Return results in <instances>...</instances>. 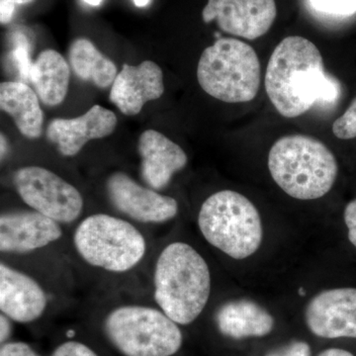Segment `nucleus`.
I'll return each mask as SVG.
<instances>
[{
	"label": "nucleus",
	"mask_w": 356,
	"mask_h": 356,
	"mask_svg": "<svg viewBox=\"0 0 356 356\" xmlns=\"http://www.w3.org/2000/svg\"><path fill=\"white\" fill-rule=\"evenodd\" d=\"M7 152V142L3 135H1V158H3L4 154Z\"/></svg>",
	"instance_id": "30"
},
{
	"label": "nucleus",
	"mask_w": 356,
	"mask_h": 356,
	"mask_svg": "<svg viewBox=\"0 0 356 356\" xmlns=\"http://www.w3.org/2000/svg\"><path fill=\"white\" fill-rule=\"evenodd\" d=\"M343 217L348 229V240L356 248V199L346 205Z\"/></svg>",
	"instance_id": "27"
},
{
	"label": "nucleus",
	"mask_w": 356,
	"mask_h": 356,
	"mask_svg": "<svg viewBox=\"0 0 356 356\" xmlns=\"http://www.w3.org/2000/svg\"><path fill=\"white\" fill-rule=\"evenodd\" d=\"M77 254L89 266L123 273L138 266L147 252L144 235L132 222L95 214L79 222L74 233Z\"/></svg>",
	"instance_id": "7"
},
{
	"label": "nucleus",
	"mask_w": 356,
	"mask_h": 356,
	"mask_svg": "<svg viewBox=\"0 0 356 356\" xmlns=\"http://www.w3.org/2000/svg\"><path fill=\"white\" fill-rule=\"evenodd\" d=\"M103 331L124 356H173L184 343L179 325L149 306L114 308L103 321Z\"/></svg>",
	"instance_id": "6"
},
{
	"label": "nucleus",
	"mask_w": 356,
	"mask_h": 356,
	"mask_svg": "<svg viewBox=\"0 0 356 356\" xmlns=\"http://www.w3.org/2000/svg\"><path fill=\"white\" fill-rule=\"evenodd\" d=\"M318 356H355L350 351L341 348H329L321 353Z\"/></svg>",
	"instance_id": "29"
},
{
	"label": "nucleus",
	"mask_w": 356,
	"mask_h": 356,
	"mask_svg": "<svg viewBox=\"0 0 356 356\" xmlns=\"http://www.w3.org/2000/svg\"><path fill=\"white\" fill-rule=\"evenodd\" d=\"M62 236L60 222L35 210L11 211L0 217V250L6 254H29Z\"/></svg>",
	"instance_id": "12"
},
{
	"label": "nucleus",
	"mask_w": 356,
	"mask_h": 356,
	"mask_svg": "<svg viewBox=\"0 0 356 356\" xmlns=\"http://www.w3.org/2000/svg\"><path fill=\"white\" fill-rule=\"evenodd\" d=\"M215 321L222 336L234 339L266 337L274 327L273 316L250 300L225 303L217 311Z\"/></svg>",
	"instance_id": "17"
},
{
	"label": "nucleus",
	"mask_w": 356,
	"mask_h": 356,
	"mask_svg": "<svg viewBox=\"0 0 356 356\" xmlns=\"http://www.w3.org/2000/svg\"><path fill=\"white\" fill-rule=\"evenodd\" d=\"M13 322L11 318L1 313L0 315V341H1V344L8 343L11 334H13Z\"/></svg>",
	"instance_id": "28"
},
{
	"label": "nucleus",
	"mask_w": 356,
	"mask_h": 356,
	"mask_svg": "<svg viewBox=\"0 0 356 356\" xmlns=\"http://www.w3.org/2000/svg\"><path fill=\"white\" fill-rule=\"evenodd\" d=\"M318 13L327 15L348 17L356 13V0H309Z\"/></svg>",
	"instance_id": "22"
},
{
	"label": "nucleus",
	"mask_w": 356,
	"mask_h": 356,
	"mask_svg": "<svg viewBox=\"0 0 356 356\" xmlns=\"http://www.w3.org/2000/svg\"><path fill=\"white\" fill-rule=\"evenodd\" d=\"M140 156V175L154 191H161L170 184L173 175L187 165L186 154L163 134L145 131L138 142Z\"/></svg>",
	"instance_id": "16"
},
{
	"label": "nucleus",
	"mask_w": 356,
	"mask_h": 356,
	"mask_svg": "<svg viewBox=\"0 0 356 356\" xmlns=\"http://www.w3.org/2000/svg\"><path fill=\"white\" fill-rule=\"evenodd\" d=\"M70 67L81 81H90L99 88H109L117 76L114 63L86 38L74 40L69 50Z\"/></svg>",
	"instance_id": "20"
},
{
	"label": "nucleus",
	"mask_w": 356,
	"mask_h": 356,
	"mask_svg": "<svg viewBox=\"0 0 356 356\" xmlns=\"http://www.w3.org/2000/svg\"><path fill=\"white\" fill-rule=\"evenodd\" d=\"M0 108L13 119L26 138L37 139L42 135L44 115L39 97L27 84L21 81L0 84Z\"/></svg>",
	"instance_id": "18"
},
{
	"label": "nucleus",
	"mask_w": 356,
	"mask_h": 356,
	"mask_svg": "<svg viewBox=\"0 0 356 356\" xmlns=\"http://www.w3.org/2000/svg\"><path fill=\"white\" fill-rule=\"evenodd\" d=\"M48 297L31 276L1 262L0 264V311L13 322L29 324L41 318Z\"/></svg>",
	"instance_id": "15"
},
{
	"label": "nucleus",
	"mask_w": 356,
	"mask_h": 356,
	"mask_svg": "<svg viewBox=\"0 0 356 356\" xmlns=\"http://www.w3.org/2000/svg\"><path fill=\"white\" fill-rule=\"evenodd\" d=\"M133 2L137 7H146L149 3V0H133Z\"/></svg>",
	"instance_id": "32"
},
{
	"label": "nucleus",
	"mask_w": 356,
	"mask_h": 356,
	"mask_svg": "<svg viewBox=\"0 0 356 356\" xmlns=\"http://www.w3.org/2000/svg\"><path fill=\"white\" fill-rule=\"evenodd\" d=\"M70 70L65 58L55 50L41 51L34 63L31 83L39 99L47 106L64 102L69 90Z\"/></svg>",
	"instance_id": "19"
},
{
	"label": "nucleus",
	"mask_w": 356,
	"mask_h": 356,
	"mask_svg": "<svg viewBox=\"0 0 356 356\" xmlns=\"http://www.w3.org/2000/svg\"><path fill=\"white\" fill-rule=\"evenodd\" d=\"M13 184L26 205L60 224H70L81 216L83 198L74 185L41 166L16 170Z\"/></svg>",
	"instance_id": "8"
},
{
	"label": "nucleus",
	"mask_w": 356,
	"mask_h": 356,
	"mask_svg": "<svg viewBox=\"0 0 356 356\" xmlns=\"http://www.w3.org/2000/svg\"><path fill=\"white\" fill-rule=\"evenodd\" d=\"M51 356H99L88 344L77 341H67L60 343Z\"/></svg>",
	"instance_id": "24"
},
{
	"label": "nucleus",
	"mask_w": 356,
	"mask_h": 356,
	"mask_svg": "<svg viewBox=\"0 0 356 356\" xmlns=\"http://www.w3.org/2000/svg\"><path fill=\"white\" fill-rule=\"evenodd\" d=\"M266 90L286 118L301 116L316 103H334L341 95V86L325 72L316 44L300 36L286 37L274 49L267 65Z\"/></svg>",
	"instance_id": "1"
},
{
	"label": "nucleus",
	"mask_w": 356,
	"mask_h": 356,
	"mask_svg": "<svg viewBox=\"0 0 356 356\" xmlns=\"http://www.w3.org/2000/svg\"><path fill=\"white\" fill-rule=\"evenodd\" d=\"M266 356H311V348L305 341H292L284 348L273 351Z\"/></svg>",
	"instance_id": "26"
},
{
	"label": "nucleus",
	"mask_w": 356,
	"mask_h": 356,
	"mask_svg": "<svg viewBox=\"0 0 356 356\" xmlns=\"http://www.w3.org/2000/svg\"><path fill=\"white\" fill-rule=\"evenodd\" d=\"M0 356H41L30 344L23 341H8L1 344Z\"/></svg>",
	"instance_id": "25"
},
{
	"label": "nucleus",
	"mask_w": 356,
	"mask_h": 356,
	"mask_svg": "<svg viewBox=\"0 0 356 356\" xmlns=\"http://www.w3.org/2000/svg\"><path fill=\"white\" fill-rule=\"evenodd\" d=\"M305 322L312 334L323 339H356V288L318 293L306 307Z\"/></svg>",
	"instance_id": "11"
},
{
	"label": "nucleus",
	"mask_w": 356,
	"mask_h": 356,
	"mask_svg": "<svg viewBox=\"0 0 356 356\" xmlns=\"http://www.w3.org/2000/svg\"><path fill=\"white\" fill-rule=\"evenodd\" d=\"M205 240L234 259H248L262 242L261 215L245 196L222 191L206 199L198 215Z\"/></svg>",
	"instance_id": "4"
},
{
	"label": "nucleus",
	"mask_w": 356,
	"mask_h": 356,
	"mask_svg": "<svg viewBox=\"0 0 356 356\" xmlns=\"http://www.w3.org/2000/svg\"><path fill=\"white\" fill-rule=\"evenodd\" d=\"M276 14L275 0H208L202 18L216 21L222 32L255 40L269 31Z\"/></svg>",
	"instance_id": "10"
},
{
	"label": "nucleus",
	"mask_w": 356,
	"mask_h": 356,
	"mask_svg": "<svg viewBox=\"0 0 356 356\" xmlns=\"http://www.w3.org/2000/svg\"><path fill=\"white\" fill-rule=\"evenodd\" d=\"M83 1L90 6H99L102 4V0H83Z\"/></svg>",
	"instance_id": "33"
},
{
	"label": "nucleus",
	"mask_w": 356,
	"mask_h": 356,
	"mask_svg": "<svg viewBox=\"0 0 356 356\" xmlns=\"http://www.w3.org/2000/svg\"><path fill=\"white\" fill-rule=\"evenodd\" d=\"M109 201L122 214L145 224H163L177 216L178 203L170 196L142 186L125 172H114L106 181Z\"/></svg>",
	"instance_id": "9"
},
{
	"label": "nucleus",
	"mask_w": 356,
	"mask_h": 356,
	"mask_svg": "<svg viewBox=\"0 0 356 356\" xmlns=\"http://www.w3.org/2000/svg\"><path fill=\"white\" fill-rule=\"evenodd\" d=\"M268 170L274 182L287 195L315 200L331 191L339 166L331 149L321 140L291 135L276 140L271 147Z\"/></svg>",
	"instance_id": "3"
},
{
	"label": "nucleus",
	"mask_w": 356,
	"mask_h": 356,
	"mask_svg": "<svg viewBox=\"0 0 356 356\" xmlns=\"http://www.w3.org/2000/svg\"><path fill=\"white\" fill-rule=\"evenodd\" d=\"M298 293L300 296H305L306 292L305 290L303 289V288H300Z\"/></svg>",
	"instance_id": "34"
},
{
	"label": "nucleus",
	"mask_w": 356,
	"mask_h": 356,
	"mask_svg": "<svg viewBox=\"0 0 356 356\" xmlns=\"http://www.w3.org/2000/svg\"><path fill=\"white\" fill-rule=\"evenodd\" d=\"M117 125L116 115L95 105L86 114L74 119H54L47 128V138L58 153L74 156L91 140L108 137Z\"/></svg>",
	"instance_id": "14"
},
{
	"label": "nucleus",
	"mask_w": 356,
	"mask_h": 356,
	"mask_svg": "<svg viewBox=\"0 0 356 356\" xmlns=\"http://www.w3.org/2000/svg\"><path fill=\"white\" fill-rule=\"evenodd\" d=\"M332 132L337 138L341 140L356 138V97L346 112L334 122Z\"/></svg>",
	"instance_id": "23"
},
{
	"label": "nucleus",
	"mask_w": 356,
	"mask_h": 356,
	"mask_svg": "<svg viewBox=\"0 0 356 356\" xmlns=\"http://www.w3.org/2000/svg\"><path fill=\"white\" fill-rule=\"evenodd\" d=\"M211 294L207 262L188 243L166 245L154 271V298L159 308L179 325H191L201 315Z\"/></svg>",
	"instance_id": "2"
},
{
	"label": "nucleus",
	"mask_w": 356,
	"mask_h": 356,
	"mask_svg": "<svg viewBox=\"0 0 356 356\" xmlns=\"http://www.w3.org/2000/svg\"><path fill=\"white\" fill-rule=\"evenodd\" d=\"M163 92V70L156 63L145 60L137 67L123 65L112 84L109 99L122 113L135 116L147 102L159 99Z\"/></svg>",
	"instance_id": "13"
},
{
	"label": "nucleus",
	"mask_w": 356,
	"mask_h": 356,
	"mask_svg": "<svg viewBox=\"0 0 356 356\" xmlns=\"http://www.w3.org/2000/svg\"><path fill=\"white\" fill-rule=\"evenodd\" d=\"M10 60L23 81L31 83L34 63L31 60L32 40L22 27L15 28L10 33Z\"/></svg>",
	"instance_id": "21"
},
{
	"label": "nucleus",
	"mask_w": 356,
	"mask_h": 356,
	"mask_svg": "<svg viewBox=\"0 0 356 356\" xmlns=\"http://www.w3.org/2000/svg\"><path fill=\"white\" fill-rule=\"evenodd\" d=\"M7 1L10 2V3H13V6H17V4H28L31 3V2L34 1V0H7Z\"/></svg>",
	"instance_id": "31"
},
{
	"label": "nucleus",
	"mask_w": 356,
	"mask_h": 356,
	"mask_svg": "<svg viewBox=\"0 0 356 356\" xmlns=\"http://www.w3.org/2000/svg\"><path fill=\"white\" fill-rule=\"evenodd\" d=\"M197 79L206 93L222 102H252L261 86V63L245 42L217 39L201 55Z\"/></svg>",
	"instance_id": "5"
}]
</instances>
